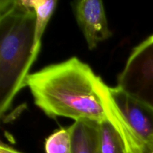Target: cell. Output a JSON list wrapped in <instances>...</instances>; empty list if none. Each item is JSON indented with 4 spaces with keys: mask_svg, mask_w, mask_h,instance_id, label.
Here are the masks:
<instances>
[{
    "mask_svg": "<svg viewBox=\"0 0 153 153\" xmlns=\"http://www.w3.org/2000/svg\"><path fill=\"white\" fill-rule=\"evenodd\" d=\"M36 14L26 0L0 1V114L6 113L25 87L42 42L35 36Z\"/></svg>",
    "mask_w": 153,
    "mask_h": 153,
    "instance_id": "2",
    "label": "cell"
},
{
    "mask_svg": "<svg viewBox=\"0 0 153 153\" xmlns=\"http://www.w3.org/2000/svg\"><path fill=\"white\" fill-rule=\"evenodd\" d=\"M117 107L146 153L153 151V108L123 91L111 88Z\"/></svg>",
    "mask_w": 153,
    "mask_h": 153,
    "instance_id": "4",
    "label": "cell"
},
{
    "mask_svg": "<svg viewBox=\"0 0 153 153\" xmlns=\"http://www.w3.org/2000/svg\"><path fill=\"white\" fill-rule=\"evenodd\" d=\"M46 153H72L71 128H60L45 140Z\"/></svg>",
    "mask_w": 153,
    "mask_h": 153,
    "instance_id": "8",
    "label": "cell"
},
{
    "mask_svg": "<svg viewBox=\"0 0 153 153\" xmlns=\"http://www.w3.org/2000/svg\"><path fill=\"white\" fill-rule=\"evenodd\" d=\"M117 88L153 108V34L131 51Z\"/></svg>",
    "mask_w": 153,
    "mask_h": 153,
    "instance_id": "3",
    "label": "cell"
},
{
    "mask_svg": "<svg viewBox=\"0 0 153 153\" xmlns=\"http://www.w3.org/2000/svg\"><path fill=\"white\" fill-rule=\"evenodd\" d=\"M72 153H102L100 123L93 121H76L70 126Z\"/></svg>",
    "mask_w": 153,
    "mask_h": 153,
    "instance_id": "6",
    "label": "cell"
},
{
    "mask_svg": "<svg viewBox=\"0 0 153 153\" xmlns=\"http://www.w3.org/2000/svg\"><path fill=\"white\" fill-rule=\"evenodd\" d=\"M0 153H22L4 143L0 144Z\"/></svg>",
    "mask_w": 153,
    "mask_h": 153,
    "instance_id": "9",
    "label": "cell"
},
{
    "mask_svg": "<svg viewBox=\"0 0 153 153\" xmlns=\"http://www.w3.org/2000/svg\"><path fill=\"white\" fill-rule=\"evenodd\" d=\"M100 138L102 153H126L120 134L108 121L100 123Z\"/></svg>",
    "mask_w": 153,
    "mask_h": 153,
    "instance_id": "7",
    "label": "cell"
},
{
    "mask_svg": "<svg viewBox=\"0 0 153 153\" xmlns=\"http://www.w3.org/2000/svg\"><path fill=\"white\" fill-rule=\"evenodd\" d=\"M25 87L49 117L108 121L120 134L126 153H146L117 107L110 87L77 57L30 73Z\"/></svg>",
    "mask_w": 153,
    "mask_h": 153,
    "instance_id": "1",
    "label": "cell"
},
{
    "mask_svg": "<svg viewBox=\"0 0 153 153\" xmlns=\"http://www.w3.org/2000/svg\"><path fill=\"white\" fill-rule=\"evenodd\" d=\"M76 19L89 49L111 37L104 4L100 0H81L72 3Z\"/></svg>",
    "mask_w": 153,
    "mask_h": 153,
    "instance_id": "5",
    "label": "cell"
},
{
    "mask_svg": "<svg viewBox=\"0 0 153 153\" xmlns=\"http://www.w3.org/2000/svg\"><path fill=\"white\" fill-rule=\"evenodd\" d=\"M151 153H153V151H152V152H151Z\"/></svg>",
    "mask_w": 153,
    "mask_h": 153,
    "instance_id": "10",
    "label": "cell"
}]
</instances>
